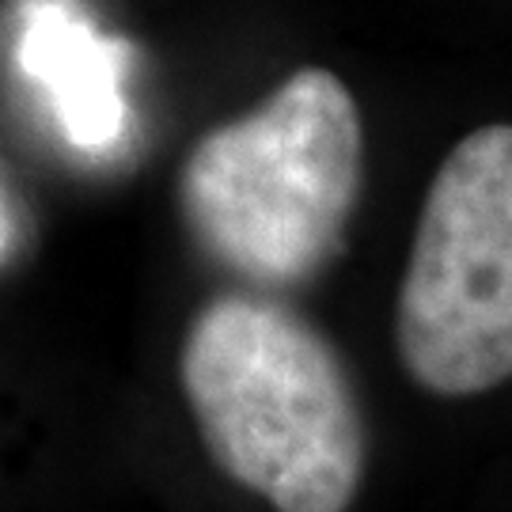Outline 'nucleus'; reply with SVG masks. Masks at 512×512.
Returning <instances> with one entry per match:
<instances>
[{
  "mask_svg": "<svg viewBox=\"0 0 512 512\" xmlns=\"http://www.w3.org/2000/svg\"><path fill=\"white\" fill-rule=\"evenodd\" d=\"M186 403L209 456L277 512H349L365 425L338 353L274 300L224 293L186 330Z\"/></svg>",
  "mask_w": 512,
  "mask_h": 512,
  "instance_id": "obj_1",
  "label": "nucleus"
},
{
  "mask_svg": "<svg viewBox=\"0 0 512 512\" xmlns=\"http://www.w3.org/2000/svg\"><path fill=\"white\" fill-rule=\"evenodd\" d=\"M0 247H4V236H0Z\"/></svg>",
  "mask_w": 512,
  "mask_h": 512,
  "instance_id": "obj_5",
  "label": "nucleus"
},
{
  "mask_svg": "<svg viewBox=\"0 0 512 512\" xmlns=\"http://www.w3.org/2000/svg\"><path fill=\"white\" fill-rule=\"evenodd\" d=\"M122 38L103 35L76 0H23L16 16V65L80 152H107L129 126Z\"/></svg>",
  "mask_w": 512,
  "mask_h": 512,
  "instance_id": "obj_4",
  "label": "nucleus"
},
{
  "mask_svg": "<svg viewBox=\"0 0 512 512\" xmlns=\"http://www.w3.org/2000/svg\"><path fill=\"white\" fill-rule=\"evenodd\" d=\"M365 171L361 110L342 76L308 65L190 148V232L251 285H300L338 255Z\"/></svg>",
  "mask_w": 512,
  "mask_h": 512,
  "instance_id": "obj_2",
  "label": "nucleus"
},
{
  "mask_svg": "<svg viewBox=\"0 0 512 512\" xmlns=\"http://www.w3.org/2000/svg\"><path fill=\"white\" fill-rule=\"evenodd\" d=\"M410 380L467 399L512 380V122L471 129L437 167L395 304Z\"/></svg>",
  "mask_w": 512,
  "mask_h": 512,
  "instance_id": "obj_3",
  "label": "nucleus"
}]
</instances>
